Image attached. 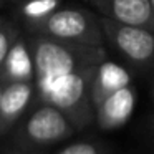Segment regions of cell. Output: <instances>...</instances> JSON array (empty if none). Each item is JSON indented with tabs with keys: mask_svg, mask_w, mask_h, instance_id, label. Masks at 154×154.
<instances>
[{
	"mask_svg": "<svg viewBox=\"0 0 154 154\" xmlns=\"http://www.w3.org/2000/svg\"><path fill=\"white\" fill-rule=\"evenodd\" d=\"M35 70V85L96 66L106 58L104 47L70 43L40 35L27 38Z\"/></svg>",
	"mask_w": 154,
	"mask_h": 154,
	"instance_id": "6da1fadb",
	"label": "cell"
},
{
	"mask_svg": "<svg viewBox=\"0 0 154 154\" xmlns=\"http://www.w3.org/2000/svg\"><path fill=\"white\" fill-rule=\"evenodd\" d=\"M94 68L96 66L35 85V101H47L57 106L76 131L86 128L94 116L90 101V80Z\"/></svg>",
	"mask_w": 154,
	"mask_h": 154,
	"instance_id": "7a4b0ae2",
	"label": "cell"
},
{
	"mask_svg": "<svg viewBox=\"0 0 154 154\" xmlns=\"http://www.w3.org/2000/svg\"><path fill=\"white\" fill-rule=\"evenodd\" d=\"M23 25L30 35L90 47H104L100 17L83 7H58L37 20L23 22Z\"/></svg>",
	"mask_w": 154,
	"mask_h": 154,
	"instance_id": "3957f363",
	"label": "cell"
},
{
	"mask_svg": "<svg viewBox=\"0 0 154 154\" xmlns=\"http://www.w3.org/2000/svg\"><path fill=\"white\" fill-rule=\"evenodd\" d=\"M76 133L71 121L47 101H35V108L27 111L20 119L14 143L18 149L42 151L65 141Z\"/></svg>",
	"mask_w": 154,
	"mask_h": 154,
	"instance_id": "277c9868",
	"label": "cell"
},
{
	"mask_svg": "<svg viewBox=\"0 0 154 154\" xmlns=\"http://www.w3.org/2000/svg\"><path fill=\"white\" fill-rule=\"evenodd\" d=\"M100 25L104 42L128 63L137 68L154 65V30L121 23L106 17H100Z\"/></svg>",
	"mask_w": 154,
	"mask_h": 154,
	"instance_id": "5b68a950",
	"label": "cell"
},
{
	"mask_svg": "<svg viewBox=\"0 0 154 154\" xmlns=\"http://www.w3.org/2000/svg\"><path fill=\"white\" fill-rule=\"evenodd\" d=\"M35 81L0 85V136L8 134L35 103Z\"/></svg>",
	"mask_w": 154,
	"mask_h": 154,
	"instance_id": "8992f818",
	"label": "cell"
},
{
	"mask_svg": "<svg viewBox=\"0 0 154 154\" xmlns=\"http://www.w3.org/2000/svg\"><path fill=\"white\" fill-rule=\"evenodd\" d=\"M100 17L154 30V12L149 0H86Z\"/></svg>",
	"mask_w": 154,
	"mask_h": 154,
	"instance_id": "52a82bcc",
	"label": "cell"
},
{
	"mask_svg": "<svg viewBox=\"0 0 154 154\" xmlns=\"http://www.w3.org/2000/svg\"><path fill=\"white\" fill-rule=\"evenodd\" d=\"M136 104V90L131 85L114 91L94 108L93 121L103 131L118 129L128 123Z\"/></svg>",
	"mask_w": 154,
	"mask_h": 154,
	"instance_id": "ba28073f",
	"label": "cell"
},
{
	"mask_svg": "<svg viewBox=\"0 0 154 154\" xmlns=\"http://www.w3.org/2000/svg\"><path fill=\"white\" fill-rule=\"evenodd\" d=\"M131 85V75L124 66L104 58L96 65L90 80V101L93 111L104 98Z\"/></svg>",
	"mask_w": 154,
	"mask_h": 154,
	"instance_id": "9c48e42d",
	"label": "cell"
},
{
	"mask_svg": "<svg viewBox=\"0 0 154 154\" xmlns=\"http://www.w3.org/2000/svg\"><path fill=\"white\" fill-rule=\"evenodd\" d=\"M22 81H35V70L27 38L18 35L0 65V85Z\"/></svg>",
	"mask_w": 154,
	"mask_h": 154,
	"instance_id": "30bf717a",
	"label": "cell"
},
{
	"mask_svg": "<svg viewBox=\"0 0 154 154\" xmlns=\"http://www.w3.org/2000/svg\"><path fill=\"white\" fill-rule=\"evenodd\" d=\"M58 5H60V0H27L22 5L20 15L23 22L37 20V18L50 14L51 10L58 8Z\"/></svg>",
	"mask_w": 154,
	"mask_h": 154,
	"instance_id": "8fae6325",
	"label": "cell"
},
{
	"mask_svg": "<svg viewBox=\"0 0 154 154\" xmlns=\"http://www.w3.org/2000/svg\"><path fill=\"white\" fill-rule=\"evenodd\" d=\"M18 30L10 20L0 17V65L4 61L5 55L8 53V48L14 43V40L18 37Z\"/></svg>",
	"mask_w": 154,
	"mask_h": 154,
	"instance_id": "7c38bea8",
	"label": "cell"
},
{
	"mask_svg": "<svg viewBox=\"0 0 154 154\" xmlns=\"http://www.w3.org/2000/svg\"><path fill=\"white\" fill-rule=\"evenodd\" d=\"M57 154H104V149L98 143L81 141V143H73L70 146L63 147Z\"/></svg>",
	"mask_w": 154,
	"mask_h": 154,
	"instance_id": "4fadbf2b",
	"label": "cell"
},
{
	"mask_svg": "<svg viewBox=\"0 0 154 154\" xmlns=\"http://www.w3.org/2000/svg\"><path fill=\"white\" fill-rule=\"evenodd\" d=\"M5 154H42L40 151H25V149H12V151H8V152H5Z\"/></svg>",
	"mask_w": 154,
	"mask_h": 154,
	"instance_id": "5bb4252c",
	"label": "cell"
},
{
	"mask_svg": "<svg viewBox=\"0 0 154 154\" xmlns=\"http://www.w3.org/2000/svg\"><path fill=\"white\" fill-rule=\"evenodd\" d=\"M149 4H151V7H152V12H154V0H149Z\"/></svg>",
	"mask_w": 154,
	"mask_h": 154,
	"instance_id": "9a60e30c",
	"label": "cell"
},
{
	"mask_svg": "<svg viewBox=\"0 0 154 154\" xmlns=\"http://www.w3.org/2000/svg\"><path fill=\"white\" fill-rule=\"evenodd\" d=\"M5 2H8V0H0V5H4Z\"/></svg>",
	"mask_w": 154,
	"mask_h": 154,
	"instance_id": "2e32d148",
	"label": "cell"
},
{
	"mask_svg": "<svg viewBox=\"0 0 154 154\" xmlns=\"http://www.w3.org/2000/svg\"><path fill=\"white\" fill-rule=\"evenodd\" d=\"M12 2H20V0H12Z\"/></svg>",
	"mask_w": 154,
	"mask_h": 154,
	"instance_id": "e0dca14e",
	"label": "cell"
}]
</instances>
